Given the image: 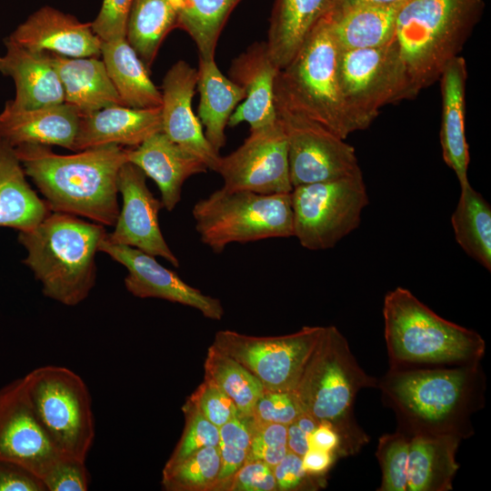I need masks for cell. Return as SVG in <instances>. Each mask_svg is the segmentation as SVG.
Masks as SVG:
<instances>
[{
	"label": "cell",
	"instance_id": "39",
	"mask_svg": "<svg viewBox=\"0 0 491 491\" xmlns=\"http://www.w3.org/2000/svg\"><path fill=\"white\" fill-rule=\"evenodd\" d=\"M409 436L396 429L380 436L376 451L381 467L379 491H406Z\"/></svg>",
	"mask_w": 491,
	"mask_h": 491
},
{
	"label": "cell",
	"instance_id": "37",
	"mask_svg": "<svg viewBox=\"0 0 491 491\" xmlns=\"http://www.w3.org/2000/svg\"><path fill=\"white\" fill-rule=\"evenodd\" d=\"M220 469L219 447L205 446L164 469L163 486L167 490H204L217 484Z\"/></svg>",
	"mask_w": 491,
	"mask_h": 491
},
{
	"label": "cell",
	"instance_id": "18",
	"mask_svg": "<svg viewBox=\"0 0 491 491\" xmlns=\"http://www.w3.org/2000/svg\"><path fill=\"white\" fill-rule=\"evenodd\" d=\"M197 70L180 60L166 72L162 85V132L216 172L221 155L207 140L192 108Z\"/></svg>",
	"mask_w": 491,
	"mask_h": 491
},
{
	"label": "cell",
	"instance_id": "17",
	"mask_svg": "<svg viewBox=\"0 0 491 491\" xmlns=\"http://www.w3.org/2000/svg\"><path fill=\"white\" fill-rule=\"evenodd\" d=\"M98 251L125 267V286L133 296L178 303L197 309L207 318H222L224 308L217 298L204 295L185 283L176 273L162 266L155 256L135 247L112 244L106 235Z\"/></svg>",
	"mask_w": 491,
	"mask_h": 491
},
{
	"label": "cell",
	"instance_id": "47",
	"mask_svg": "<svg viewBox=\"0 0 491 491\" xmlns=\"http://www.w3.org/2000/svg\"><path fill=\"white\" fill-rule=\"evenodd\" d=\"M0 491H46L43 479L29 468L0 460Z\"/></svg>",
	"mask_w": 491,
	"mask_h": 491
},
{
	"label": "cell",
	"instance_id": "48",
	"mask_svg": "<svg viewBox=\"0 0 491 491\" xmlns=\"http://www.w3.org/2000/svg\"><path fill=\"white\" fill-rule=\"evenodd\" d=\"M273 472L276 488L284 491L298 489L304 486L308 476H313L304 469L302 456L289 451L273 467Z\"/></svg>",
	"mask_w": 491,
	"mask_h": 491
},
{
	"label": "cell",
	"instance_id": "4",
	"mask_svg": "<svg viewBox=\"0 0 491 491\" xmlns=\"http://www.w3.org/2000/svg\"><path fill=\"white\" fill-rule=\"evenodd\" d=\"M383 317L390 368L477 364L485 354L477 332L441 317L402 286L385 296Z\"/></svg>",
	"mask_w": 491,
	"mask_h": 491
},
{
	"label": "cell",
	"instance_id": "33",
	"mask_svg": "<svg viewBox=\"0 0 491 491\" xmlns=\"http://www.w3.org/2000/svg\"><path fill=\"white\" fill-rule=\"evenodd\" d=\"M182 0H134L125 38L147 69L167 34L176 27Z\"/></svg>",
	"mask_w": 491,
	"mask_h": 491
},
{
	"label": "cell",
	"instance_id": "35",
	"mask_svg": "<svg viewBox=\"0 0 491 491\" xmlns=\"http://www.w3.org/2000/svg\"><path fill=\"white\" fill-rule=\"evenodd\" d=\"M242 0H182L176 27L195 44L199 58L215 59L219 36Z\"/></svg>",
	"mask_w": 491,
	"mask_h": 491
},
{
	"label": "cell",
	"instance_id": "5",
	"mask_svg": "<svg viewBox=\"0 0 491 491\" xmlns=\"http://www.w3.org/2000/svg\"><path fill=\"white\" fill-rule=\"evenodd\" d=\"M484 8L485 0H410L400 8L394 38L416 94L459 55Z\"/></svg>",
	"mask_w": 491,
	"mask_h": 491
},
{
	"label": "cell",
	"instance_id": "50",
	"mask_svg": "<svg viewBox=\"0 0 491 491\" xmlns=\"http://www.w3.org/2000/svg\"><path fill=\"white\" fill-rule=\"evenodd\" d=\"M336 458L333 453L310 447L302 456L303 467L310 476H321L328 471Z\"/></svg>",
	"mask_w": 491,
	"mask_h": 491
},
{
	"label": "cell",
	"instance_id": "14",
	"mask_svg": "<svg viewBox=\"0 0 491 491\" xmlns=\"http://www.w3.org/2000/svg\"><path fill=\"white\" fill-rule=\"evenodd\" d=\"M216 173L223 178L222 187L228 190H247L262 195L291 193L287 144L279 120L250 130V135L237 149L221 156Z\"/></svg>",
	"mask_w": 491,
	"mask_h": 491
},
{
	"label": "cell",
	"instance_id": "46",
	"mask_svg": "<svg viewBox=\"0 0 491 491\" xmlns=\"http://www.w3.org/2000/svg\"><path fill=\"white\" fill-rule=\"evenodd\" d=\"M230 489L238 491H271L276 489L273 468L261 461L246 462L233 476Z\"/></svg>",
	"mask_w": 491,
	"mask_h": 491
},
{
	"label": "cell",
	"instance_id": "26",
	"mask_svg": "<svg viewBox=\"0 0 491 491\" xmlns=\"http://www.w3.org/2000/svg\"><path fill=\"white\" fill-rule=\"evenodd\" d=\"M334 4L335 0H275L265 43L279 70L294 58Z\"/></svg>",
	"mask_w": 491,
	"mask_h": 491
},
{
	"label": "cell",
	"instance_id": "40",
	"mask_svg": "<svg viewBox=\"0 0 491 491\" xmlns=\"http://www.w3.org/2000/svg\"><path fill=\"white\" fill-rule=\"evenodd\" d=\"M184 410L186 416L185 428L164 469L175 466L200 448L219 445V429L216 426L187 402Z\"/></svg>",
	"mask_w": 491,
	"mask_h": 491
},
{
	"label": "cell",
	"instance_id": "21",
	"mask_svg": "<svg viewBox=\"0 0 491 491\" xmlns=\"http://www.w3.org/2000/svg\"><path fill=\"white\" fill-rule=\"evenodd\" d=\"M127 162L139 167L157 185L163 207L173 211L181 200L182 187L190 176L205 173L206 165L173 142L162 131L141 145L126 149Z\"/></svg>",
	"mask_w": 491,
	"mask_h": 491
},
{
	"label": "cell",
	"instance_id": "36",
	"mask_svg": "<svg viewBox=\"0 0 491 491\" xmlns=\"http://www.w3.org/2000/svg\"><path fill=\"white\" fill-rule=\"evenodd\" d=\"M205 370V379L214 382L230 397L240 415L252 416L266 389L246 366L213 345L208 348Z\"/></svg>",
	"mask_w": 491,
	"mask_h": 491
},
{
	"label": "cell",
	"instance_id": "31",
	"mask_svg": "<svg viewBox=\"0 0 491 491\" xmlns=\"http://www.w3.org/2000/svg\"><path fill=\"white\" fill-rule=\"evenodd\" d=\"M101 55L124 105L134 108H155L162 105L161 92L125 37L103 42Z\"/></svg>",
	"mask_w": 491,
	"mask_h": 491
},
{
	"label": "cell",
	"instance_id": "29",
	"mask_svg": "<svg viewBox=\"0 0 491 491\" xmlns=\"http://www.w3.org/2000/svg\"><path fill=\"white\" fill-rule=\"evenodd\" d=\"M50 212L26 180L15 148L0 141V227L28 231Z\"/></svg>",
	"mask_w": 491,
	"mask_h": 491
},
{
	"label": "cell",
	"instance_id": "6",
	"mask_svg": "<svg viewBox=\"0 0 491 491\" xmlns=\"http://www.w3.org/2000/svg\"><path fill=\"white\" fill-rule=\"evenodd\" d=\"M376 386L377 379L358 365L346 337L336 326H326L293 392L304 413L335 427L348 456L368 440L354 419L356 397L363 388Z\"/></svg>",
	"mask_w": 491,
	"mask_h": 491
},
{
	"label": "cell",
	"instance_id": "10",
	"mask_svg": "<svg viewBox=\"0 0 491 491\" xmlns=\"http://www.w3.org/2000/svg\"><path fill=\"white\" fill-rule=\"evenodd\" d=\"M337 72L354 132L367 128L383 106L417 95L395 38L378 47L339 50Z\"/></svg>",
	"mask_w": 491,
	"mask_h": 491
},
{
	"label": "cell",
	"instance_id": "2",
	"mask_svg": "<svg viewBox=\"0 0 491 491\" xmlns=\"http://www.w3.org/2000/svg\"><path fill=\"white\" fill-rule=\"evenodd\" d=\"M14 148L51 212L115 225L120 211L117 176L127 162L126 148L107 145L74 155H58L49 145L35 144Z\"/></svg>",
	"mask_w": 491,
	"mask_h": 491
},
{
	"label": "cell",
	"instance_id": "24",
	"mask_svg": "<svg viewBox=\"0 0 491 491\" xmlns=\"http://www.w3.org/2000/svg\"><path fill=\"white\" fill-rule=\"evenodd\" d=\"M5 45L0 73L14 80L15 95L9 100L12 105L33 109L65 103L62 83L46 52L30 51L8 37Z\"/></svg>",
	"mask_w": 491,
	"mask_h": 491
},
{
	"label": "cell",
	"instance_id": "45",
	"mask_svg": "<svg viewBox=\"0 0 491 491\" xmlns=\"http://www.w3.org/2000/svg\"><path fill=\"white\" fill-rule=\"evenodd\" d=\"M134 0H103L95 19L90 23L103 41L125 37L129 13Z\"/></svg>",
	"mask_w": 491,
	"mask_h": 491
},
{
	"label": "cell",
	"instance_id": "12",
	"mask_svg": "<svg viewBox=\"0 0 491 491\" xmlns=\"http://www.w3.org/2000/svg\"><path fill=\"white\" fill-rule=\"evenodd\" d=\"M326 326H304L280 336L258 337L231 330L215 334L217 349L246 366L266 391L293 392Z\"/></svg>",
	"mask_w": 491,
	"mask_h": 491
},
{
	"label": "cell",
	"instance_id": "27",
	"mask_svg": "<svg viewBox=\"0 0 491 491\" xmlns=\"http://www.w3.org/2000/svg\"><path fill=\"white\" fill-rule=\"evenodd\" d=\"M65 92V103L85 115L111 105H124L104 62L97 57H66L47 53Z\"/></svg>",
	"mask_w": 491,
	"mask_h": 491
},
{
	"label": "cell",
	"instance_id": "7",
	"mask_svg": "<svg viewBox=\"0 0 491 491\" xmlns=\"http://www.w3.org/2000/svg\"><path fill=\"white\" fill-rule=\"evenodd\" d=\"M339 48L327 15L275 81L276 109L307 118L346 139L354 132L343 101L337 72Z\"/></svg>",
	"mask_w": 491,
	"mask_h": 491
},
{
	"label": "cell",
	"instance_id": "42",
	"mask_svg": "<svg viewBox=\"0 0 491 491\" xmlns=\"http://www.w3.org/2000/svg\"><path fill=\"white\" fill-rule=\"evenodd\" d=\"M217 427L240 415L230 397L214 382L205 379L187 401Z\"/></svg>",
	"mask_w": 491,
	"mask_h": 491
},
{
	"label": "cell",
	"instance_id": "41",
	"mask_svg": "<svg viewBox=\"0 0 491 491\" xmlns=\"http://www.w3.org/2000/svg\"><path fill=\"white\" fill-rule=\"evenodd\" d=\"M287 452V426L253 421V435L246 463L261 461L273 468Z\"/></svg>",
	"mask_w": 491,
	"mask_h": 491
},
{
	"label": "cell",
	"instance_id": "13",
	"mask_svg": "<svg viewBox=\"0 0 491 491\" xmlns=\"http://www.w3.org/2000/svg\"><path fill=\"white\" fill-rule=\"evenodd\" d=\"M276 110L286 138L293 188L362 172L355 148L345 139L301 115Z\"/></svg>",
	"mask_w": 491,
	"mask_h": 491
},
{
	"label": "cell",
	"instance_id": "3",
	"mask_svg": "<svg viewBox=\"0 0 491 491\" xmlns=\"http://www.w3.org/2000/svg\"><path fill=\"white\" fill-rule=\"evenodd\" d=\"M105 235L102 225L50 212L35 228L18 232V241L27 252L23 262L41 283L43 294L75 306L95 284V254Z\"/></svg>",
	"mask_w": 491,
	"mask_h": 491
},
{
	"label": "cell",
	"instance_id": "28",
	"mask_svg": "<svg viewBox=\"0 0 491 491\" xmlns=\"http://www.w3.org/2000/svg\"><path fill=\"white\" fill-rule=\"evenodd\" d=\"M461 440L452 435L409 436L406 491L451 490Z\"/></svg>",
	"mask_w": 491,
	"mask_h": 491
},
{
	"label": "cell",
	"instance_id": "11",
	"mask_svg": "<svg viewBox=\"0 0 491 491\" xmlns=\"http://www.w3.org/2000/svg\"><path fill=\"white\" fill-rule=\"evenodd\" d=\"M294 236L308 250H326L356 230L369 203L363 173L298 185L290 193Z\"/></svg>",
	"mask_w": 491,
	"mask_h": 491
},
{
	"label": "cell",
	"instance_id": "30",
	"mask_svg": "<svg viewBox=\"0 0 491 491\" xmlns=\"http://www.w3.org/2000/svg\"><path fill=\"white\" fill-rule=\"evenodd\" d=\"M196 86L200 95L198 119L205 127V137L219 151L226 142L229 118L244 100L245 93L221 73L215 59L199 58Z\"/></svg>",
	"mask_w": 491,
	"mask_h": 491
},
{
	"label": "cell",
	"instance_id": "43",
	"mask_svg": "<svg viewBox=\"0 0 491 491\" xmlns=\"http://www.w3.org/2000/svg\"><path fill=\"white\" fill-rule=\"evenodd\" d=\"M302 413L294 392L266 390L257 400L251 417L257 424L276 423L288 426Z\"/></svg>",
	"mask_w": 491,
	"mask_h": 491
},
{
	"label": "cell",
	"instance_id": "23",
	"mask_svg": "<svg viewBox=\"0 0 491 491\" xmlns=\"http://www.w3.org/2000/svg\"><path fill=\"white\" fill-rule=\"evenodd\" d=\"M160 131L161 106L134 108L111 105L80 115L74 151L107 145L135 147Z\"/></svg>",
	"mask_w": 491,
	"mask_h": 491
},
{
	"label": "cell",
	"instance_id": "9",
	"mask_svg": "<svg viewBox=\"0 0 491 491\" xmlns=\"http://www.w3.org/2000/svg\"><path fill=\"white\" fill-rule=\"evenodd\" d=\"M40 426L64 456L85 461L95 426L89 389L83 378L60 366H43L24 377Z\"/></svg>",
	"mask_w": 491,
	"mask_h": 491
},
{
	"label": "cell",
	"instance_id": "38",
	"mask_svg": "<svg viewBox=\"0 0 491 491\" xmlns=\"http://www.w3.org/2000/svg\"><path fill=\"white\" fill-rule=\"evenodd\" d=\"M249 418L238 415L218 427L221 469L217 483L233 477L246 461L253 435V419L250 422Z\"/></svg>",
	"mask_w": 491,
	"mask_h": 491
},
{
	"label": "cell",
	"instance_id": "15",
	"mask_svg": "<svg viewBox=\"0 0 491 491\" xmlns=\"http://www.w3.org/2000/svg\"><path fill=\"white\" fill-rule=\"evenodd\" d=\"M146 175L136 165L125 162L117 176V190L123 199L122 209L112 233L106 239L115 245L137 248L154 256H160L173 266L179 267L178 258L162 235L158 214L163 207L149 190Z\"/></svg>",
	"mask_w": 491,
	"mask_h": 491
},
{
	"label": "cell",
	"instance_id": "34",
	"mask_svg": "<svg viewBox=\"0 0 491 491\" xmlns=\"http://www.w3.org/2000/svg\"><path fill=\"white\" fill-rule=\"evenodd\" d=\"M451 225L456 241L465 253L490 271L491 206L470 183L460 186Z\"/></svg>",
	"mask_w": 491,
	"mask_h": 491
},
{
	"label": "cell",
	"instance_id": "19",
	"mask_svg": "<svg viewBox=\"0 0 491 491\" xmlns=\"http://www.w3.org/2000/svg\"><path fill=\"white\" fill-rule=\"evenodd\" d=\"M10 40L33 52H46L66 57H98L103 41L90 23L50 6L31 15L8 36Z\"/></svg>",
	"mask_w": 491,
	"mask_h": 491
},
{
	"label": "cell",
	"instance_id": "20",
	"mask_svg": "<svg viewBox=\"0 0 491 491\" xmlns=\"http://www.w3.org/2000/svg\"><path fill=\"white\" fill-rule=\"evenodd\" d=\"M278 70L265 42L253 44L233 60L229 76L243 89L245 98L231 115L227 125L234 127L246 122L250 130H255L276 123L274 88Z\"/></svg>",
	"mask_w": 491,
	"mask_h": 491
},
{
	"label": "cell",
	"instance_id": "8",
	"mask_svg": "<svg viewBox=\"0 0 491 491\" xmlns=\"http://www.w3.org/2000/svg\"><path fill=\"white\" fill-rule=\"evenodd\" d=\"M192 215L200 241L215 254L232 243L294 236L290 193L262 195L221 187L197 201Z\"/></svg>",
	"mask_w": 491,
	"mask_h": 491
},
{
	"label": "cell",
	"instance_id": "51",
	"mask_svg": "<svg viewBox=\"0 0 491 491\" xmlns=\"http://www.w3.org/2000/svg\"><path fill=\"white\" fill-rule=\"evenodd\" d=\"M308 436L295 423L287 426V448L297 456H303L309 449Z\"/></svg>",
	"mask_w": 491,
	"mask_h": 491
},
{
	"label": "cell",
	"instance_id": "25",
	"mask_svg": "<svg viewBox=\"0 0 491 491\" xmlns=\"http://www.w3.org/2000/svg\"><path fill=\"white\" fill-rule=\"evenodd\" d=\"M466 78V60L457 55L445 65L438 79L442 95V157L456 174L459 186L469 184L470 155L465 125Z\"/></svg>",
	"mask_w": 491,
	"mask_h": 491
},
{
	"label": "cell",
	"instance_id": "52",
	"mask_svg": "<svg viewBox=\"0 0 491 491\" xmlns=\"http://www.w3.org/2000/svg\"><path fill=\"white\" fill-rule=\"evenodd\" d=\"M410 0H335L331 12H341L358 6H397Z\"/></svg>",
	"mask_w": 491,
	"mask_h": 491
},
{
	"label": "cell",
	"instance_id": "44",
	"mask_svg": "<svg viewBox=\"0 0 491 491\" xmlns=\"http://www.w3.org/2000/svg\"><path fill=\"white\" fill-rule=\"evenodd\" d=\"M46 491H86L90 475L85 461L61 456L43 476Z\"/></svg>",
	"mask_w": 491,
	"mask_h": 491
},
{
	"label": "cell",
	"instance_id": "32",
	"mask_svg": "<svg viewBox=\"0 0 491 491\" xmlns=\"http://www.w3.org/2000/svg\"><path fill=\"white\" fill-rule=\"evenodd\" d=\"M402 6H358L330 12L327 19L339 50L374 48L390 43Z\"/></svg>",
	"mask_w": 491,
	"mask_h": 491
},
{
	"label": "cell",
	"instance_id": "22",
	"mask_svg": "<svg viewBox=\"0 0 491 491\" xmlns=\"http://www.w3.org/2000/svg\"><path fill=\"white\" fill-rule=\"evenodd\" d=\"M80 114L72 105L17 108L7 101L0 112V141L13 147L35 144L74 151Z\"/></svg>",
	"mask_w": 491,
	"mask_h": 491
},
{
	"label": "cell",
	"instance_id": "49",
	"mask_svg": "<svg viewBox=\"0 0 491 491\" xmlns=\"http://www.w3.org/2000/svg\"><path fill=\"white\" fill-rule=\"evenodd\" d=\"M309 446L336 456H347L340 434L326 422H320L308 437ZM309 447V448H310Z\"/></svg>",
	"mask_w": 491,
	"mask_h": 491
},
{
	"label": "cell",
	"instance_id": "1",
	"mask_svg": "<svg viewBox=\"0 0 491 491\" xmlns=\"http://www.w3.org/2000/svg\"><path fill=\"white\" fill-rule=\"evenodd\" d=\"M382 399L408 436L473 434L471 416L482 407L485 376L480 363L390 368L377 380Z\"/></svg>",
	"mask_w": 491,
	"mask_h": 491
},
{
	"label": "cell",
	"instance_id": "16",
	"mask_svg": "<svg viewBox=\"0 0 491 491\" xmlns=\"http://www.w3.org/2000/svg\"><path fill=\"white\" fill-rule=\"evenodd\" d=\"M62 456L40 426L23 377L0 388V460L18 463L41 478Z\"/></svg>",
	"mask_w": 491,
	"mask_h": 491
}]
</instances>
